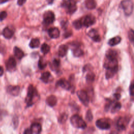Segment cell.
<instances>
[{
    "label": "cell",
    "instance_id": "obj_1",
    "mask_svg": "<svg viewBox=\"0 0 134 134\" xmlns=\"http://www.w3.org/2000/svg\"><path fill=\"white\" fill-rule=\"evenodd\" d=\"M37 96H38L37 90L33 85H30L28 88L27 95L25 100L27 106H31L35 103V98Z\"/></svg>",
    "mask_w": 134,
    "mask_h": 134
},
{
    "label": "cell",
    "instance_id": "obj_2",
    "mask_svg": "<svg viewBox=\"0 0 134 134\" xmlns=\"http://www.w3.org/2000/svg\"><path fill=\"white\" fill-rule=\"evenodd\" d=\"M70 122L72 126L75 128L85 129L86 124L84 120L78 115H74L70 118Z\"/></svg>",
    "mask_w": 134,
    "mask_h": 134
},
{
    "label": "cell",
    "instance_id": "obj_3",
    "mask_svg": "<svg viewBox=\"0 0 134 134\" xmlns=\"http://www.w3.org/2000/svg\"><path fill=\"white\" fill-rule=\"evenodd\" d=\"M120 4L126 15L129 16L132 14L133 9V4L131 0H122Z\"/></svg>",
    "mask_w": 134,
    "mask_h": 134
},
{
    "label": "cell",
    "instance_id": "obj_4",
    "mask_svg": "<svg viewBox=\"0 0 134 134\" xmlns=\"http://www.w3.org/2000/svg\"><path fill=\"white\" fill-rule=\"evenodd\" d=\"M104 67L106 69H114L118 68V61L117 58H106L104 63Z\"/></svg>",
    "mask_w": 134,
    "mask_h": 134
},
{
    "label": "cell",
    "instance_id": "obj_5",
    "mask_svg": "<svg viewBox=\"0 0 134 134\" xmlns=\"http://www.w3.org/2000/svg\"><path fill=\"white\" fill-rule=\"evenodd\" d=\"M129 119L127 117H120L116 122V128L118 130H124L126 129Z\"/></svg>",
    "mask_w": 134,
    "mask_h": 134
},
{
    "label": "cell",
    "instance_id": "obj_6",
    "mask_svg": "<svg viewBox=\"0 0 134 134\" xmlns=\"http://www.w3.org/2000/svg\"><path fill=\"white\" fill-rule=\"evenodd\" d=\"M43 23L44 25H49L53 23L55 16L54 13L51 11H47L43 14Z\"/></svg>",
    "mask_w": 134,
    "mask_h": 134
},
{
    "label": "cell",
    "instance_id": "obj_7",
    "mask_svg": "<svg viewBox=\"0 0 134 134\" xmlns=\"http://www.w3.org/2000/svg\"><path fill=\"white\" fill-rule=\"evenodd\" d=\"M77 95L81 102L85 106H87L89 104V97L87 93L83 90H80L77 92Z\"/></svg>",
    "mask_w": 134,
    "mask_h": 134
},
{
    "label": "cell",
    "instance_id": "obj_8",
    "mask_svg": "<svg viewBox=\"0 0 134 134\" xmlns=\"http://www.w3.org/2000/svg\"><path fill=\"white\" fill-rule=\"evenodd\" d=\"M96 126L100 129L107 130L110 128V125L106 119L102 118L98 119L96 121Z\"/></svg>",
    "mask_w": 134,
    "mask_h": 134
},
{
    "label": "cell",
    "instance_id": "obj_9",
    "mask_svg": "<svg viewBox=\"0 0 134 134\" xmlns=\"http://www.w3.org/2000/svg\"><path fill=\"white\" fill-rule=\"evenodd\" d=\"M82 21L83 26L86 27H88L93 25L95 23L96 19L94 16L92 15H88L82 19Z\"/></svg>",
    "mask_w": 134,
    "mask_h": 134
},
{
    "label": "cell",
    "instance_id": "obj_10",
    "mask_svg": "<svg viewBox=\"0 0 134 134\" xmlns=\"http://www.w3.org/2000/svg\"><path fill=\"white\" fill-rule=\"evenodd\" d=\"M16 66V62L14 57H10L6 62V67L8 71H13Z\"/></svg>",
    "mask_w": 134,
    "mask_h": 134
},
{
    "label": "cell",
    "instance_id": "obj_11",
    "mask_svg": "<svg viewBox=\"0 0 134 134\" xmlns=\"http://www.w3.org/2000/svg\"><path fill=\"white\" fill-rule=\"evenodd\" d=\"M88 36L92 38L95 42H99L100 41V37L98 34V32L95 29H92L88 32Z\"/></svg>",
    "mask_w": 134,
    "mask_h": 134
},
{
    "label": "cell",
    "instance_id": "obj_12",
    "mask_svg": "<svg viewBox=\"0 0 134 134\" xmlns=\"http://www.w3.org/2000/svg\"><path fill=\"white\" fill-rule=\"evenodd\" d=\"M48 32L50 37L53 39L58 38L60 36V31L59 29L56 27L49 28L48 31Z\"/></svg>",
    "mask_w": 134,
    "mask_h": 134
},
{
    "label": "cell",
    "instance_id": "obj_13",
    "mask_svg": "<svg viewBox=\"0 0 134 134\" xmlns=\"http://www.w3.org/2000/svg\"><path fill=\"white\" fill-rule=\"evenodd\" d=\"M57 85L58 86H61L63 88H64L66 90H69L71 88V84L69 81L64 79H60L57 83Z\"/></svg>",
    "mask_w": 134,
    "mask_h": 134
},
{
    "label": "cell",
    "instance_id": "obj_14",
    "mask_svg": "<svg viewBox=\"0 0 134 134\" xmlns=\"http://www.w3.org/2000/svg\"><path fill=\"white\" fill-rule=\"evenodd\" d=\"M42 128L40 124L35 122L32 124L30 127V130L31 131V133L33 134H38L41 131Z\"/></svg>",
    "mask_w": 134,
    "mask_h": 134
},
{
    "label": "cell",
    "instance_id": "obj_15",
    "mask_svg": "<svg viewBox=\"0 0 134 134\" xmlns=\"http://www.w3.org/2000/svg\"><path fill=\"white\" fill-rule=\"evenodd\" d=\"M19 91L20 88L18 86H9L7 87V92L13 96H17Z\"/></svg>",
    "mask_w": 134,
    "mask_h": 134
},
{
    "label": "cell",
    "instance_id": "obj_16",
    "mask_svg": "<svg viewBox=\"0 0 134 134\" xmlns=\"http://www.w3.org/2000/svg\"><path fill=\"white\" fill-rule=\"evenodd\" d=\"M3 35L6 39H10L14 35V31L8 27H6L3 31Z\"/></svg>",
    "mask_w": 134,
    "mask_h": 134
},
{
    "label": "cell",
    "instance_id": "obj_17",
    "mask_svg": "<svg viewBox=\"0 0 134 134\" xmlns=\"http://www.w3.org/2000/svg\"><path fill=\"white\" fill-rule=\"evenodd\" d=\"M46 103L48 105L52 107L56 105L57 103V99L54 95H50L47 98Z\"/></svg>",
    "mask_w": 134,
    "mask_h": 134
},
{
    "label": "cell",
    "instance_id": "obj_18",
    "mask_svg": "<svg viewBox=\"0 0 134 134\" xmlns=\"http://www.w3.org/2000/svg\"><path fill=\"white\" fill-rule=\"evenodd\" d=\"M68 47L65 44H62L60 46L58 49L59 55L61 57H64L68 52Z\"/></svg>",
    "mask_w": 134,
    "mask_h": 134
},
{
    "label": "cell",
    "instance_id": "obj_19",
    "mask_svg": "<svg viewBox=\"0 0 134 134\" xmlns=\"http://www.w3.org/2000/svg\"><path fill=\"white\" fill-rule=\"evenodd\" d=\"M118 69V68H114V69H106V78L107 79H110L112 77H113L114 76V75L117 72Z\"/></svg>",
    "mask_w": 134,
    "mask_h": 134
},
{
    "label": "cell",
    "instance_id": "obj_20",
    "mask_svg": "<svg viewBox=\"0 0 134 134\" xmlns=\"http://www.w3.org/2000/svg\"><path fill=\"white\" fill-rule=\"evenodd\" d=\"M14 54H15V57L19 60L22 59L24 56V52L20 48H19L17 47H14Z\"/></svg>",
    "mask_w": 134,
    "mask_h": 134
},
{
    "label": "cell",
    "instance_id": "obj_21",
    "mask_svg": "<svg viewBox=\"0 0 134 134\" xmlns=\"http://www.w3.org/2000/svg\"><path fill=\"white\" fill-rule=\"evenodd\" d=\"M51 77V74L49 72H44L42 73L40 77V80L45 83H48L50 82V77Z\"/></svg>",
    "mask_w": 134,
    "mask_h": 134
},
{
    "label": "cell",
    "instance_id": "obj_22",
    "mask_svg": "<svg viewBox=\"0 0 134 134\" xmlns=\"http://www.w3.org/2000/svg\"><path fill=\"white\" fill-rule=\"evenodd\" d=\"M121 39L120 37L116 36L111 38L110 40H109L108 43V44L110 45V46H114L119 43L121 41Z\"/></svg>",
    "mask_w": 134,
    "mask_h": 134
},
{
    "label": "cell",
    "instance_id": "obj_23",
    "mask_svg": "<svg viewBox=\"0 0 134 134\" xmlns=\"http://www.w3.org/2000/svg\"><path fill=\"white\" fill-rule=\"evenodd\" d=\"M60 65V61L59 59H54L50 63V66L52 70L56 71L59 68Z\"/></svg>",
    "mask_w": 134,
    "mask_h": 134
},
{
    "label": "cell",
    "instance_id": "obj_24",
    "mask_svg": "<svg viewBox=\"0 0 134 134\" xmlns=\"http://www.w3.org/2000/svg\"><path fill=\"white\" fill-rule=\"evenodd\" d=\"M85 4L86 7L89 9H93L95 8L96 6V3L95 0H86Z\"/></svg>",
    "mask_w": 134,
    "mask_h": 134
},
{
    "label": "cell",
    "instance_id": "obj_25",
    "mask_svg": "<svg viewBox=\"0 0 134 134\" xmlns=\"http://www.w3.org/2000/svg\"><path fill=\"white\" fill-rule=\"evenodd\" d=\"M117 52L115 50L110 49L106 52V58H117Z\"/></svg>",
    "mask_w": 134,
    "mask_h": 134
},
{
    "label": "cell",
    "instance_id": "obj_26",
    "mask_svg": "<svg viewBox=\"0 0 134 134\" xmlns=\"http://www.w3.org/2000/svg\"><path fill=\"white\" fill-rule=\"evenodd\" d=\"M66 9H67V12L70 14H72L76 11L77 9L76 5L75 4L71 3L69 2V4L66 7Z\"/></svg>",
    "mask_w": 134,
    "mask_h": 134
},
{
    "label": "cell",
    "instance_id": "obj_27",
    "mask_svg": "<svg viewBox=\"0 0 134 134\" xmlns=\"http://www.w3.org/2000/svg\"><path fill=\"white\" fill-rule=\"evenodd\" d=\"M40 45V41L38 38H34L31 40L29 43V46L31 48H38Z\"/></svg>",
    "mask_w": 134,
    "mask_h": 134
},
{
    "label": "cell",
    "instance_id": "obj_28",
    "mask_svg": "<svg viewBox=\"0 0 134 134\" xmlns=\"http://www.w3.org/2000/svg\"><path fill=\"white\" fill-rule=\"evenodd\" d=\"M84 52L83 50L79 47H76L73 50V54L74 56L76 57H79L83 54Z\"/></svg>",
    "mask_w": 134,
    "mask_h": 134
},
{
    "label": "cell",
    "instance_id": "obj_29",
    "mask_svg": "<svg viewBox=\"0 0 134 134\" xmlns=\"http://www.w3.org/2000/svg\"><path fill=\"white\" fill-rule=\"evenodd\" d=\"M121 108V104L119 102H115V103H114L113 104V106L111 109V113H115L116 112H117V111H118L120 108Z\"/></svg>",
    "mask_w": 134,
    "mask_h": 134
},
{
    "label": "cell",
    "instance_id": "obj_30",
    "mask_svg": "<svg viewBox=\"0 0 134 134\" xmlns=\"http://www.w3.org/2000/svg\"><path fill=\"white\" fill-rule=\"evenodd\" d=\"M50 50V46L47 44V43H43L42 44L41 47V51L43 54H47L48 53Z\"/></svg>",
    "mask_w": 134,
    "mask_h": 134
},
{
    "label": "cell",
    "instance_id": "obj_31",
    "mask_svg": "<svg viewBox=\"0 0 134 134\" xmlns=\"http://www.w3.org/2000/svg\"><path fill=\"white\" fill-rule=\"evenodd\" d=\"M73 26L74 27V28H76V29H79L81 28L82 27V26H83L82 19L75 20V21H73Z\"/></svg>",
    "mask_w": 134,
    "mask_h": 134
},
{
    "label": "cell",
    "instance_id": "obj_32",
    "mask_svg": "<svg viewBox=\"0 0 134 134\" xmlns=\"http://www.w3.org/2000/svg\"><path fill=\"white\" fill-rule=\"evenodd\" d=\"M128 38L131 43L134 46V30L130 29L128 32Z\"/></svg>",
    "mask_w": 134,
    "mask_h": 134
},
{
    "label": "cell",
    "instance_id": "obj_33",
    "mask_svg": "<svg viewBox=\"0 0 134 134\" xmlns=\"http://www.w3.org/2000/svg\"><path fill=\"white\" fill-rule=\"evenodd\" d=\"M47 65L46 62L42 58H40L38 61V67L40 70L43 69Z\"/></svg>",
    "mask_w": 134,
    "mask_h": 134
},
{
    "label": "cell",
    "instance_id": "obj_34",
    "mask_svg": "<svg viewBox=\"0 0 134 134\" xmlns=\"http://www.w3.org/2000/svg\"><path fill=\"white\" fill-rule=\"evenodd\" d=\"M95 79V74L92 72L88 73L86 76V79L88 82H92Z\"/></svg>",
    "mask_w": 134,
    "mask_h": 134
},
{
    "label": "cell",
    "instance_id": "obj_35",
    "mask_svg": "<svg viewBox=\"0 0 134 134\" xmlns=\"http://www.w3.org/2000/svg\"><path fill=\"white\" fill-rule=\"evenodd\" d=\"M86 119L88 121H91L93 119V115L90 110H87L86 115Z\"/></svg>",
    "mask_w": 134,
    "mask_h": 134
},
{
    "label": "cell",
    "instance_id": "obj_36",
    "mask_svg": "<svg viewBox=\"0 0 134 134\" xmlns=\"http://www.w3.org/2000/svg\"><path fill=\"white\" fill-rule=\"evenodd\" d=\"M7 13L5 11H2L0 13V21H2L5 19L7 17Z\"/></svg>",
    "mask_w": 134,
    "mask_h": 134
},
{
    "label": "cell",
    "instance_id": "obj_37",
    "mask_svg": "<svg viewBox=\"0 0 134 134\" xmlns=\"http://www.w3.org/2000/svg\"><path fill=\"white\" fill-rule=\"evenodd\" d=\"M67 117H68L67 115L65 114H63L61 115V117L59 118V122L62 123V122L65 121L67 119Z\"/></svg>",
    "mask_w": 134,
    "mask_h": 134
},
{
    "label": "cell",
    "instance_id": "obj_38",
    "mask_svg": "<svg viewBox=\"0 0 134 134\" xmlns=\"http://www.w3.org/2000/svg\"><path fill=\"white\" fill-rule=\"evenodd\" d=\"M129 91H130V94L131 95H134V81L132 82L130 88H129Z\"/></svg>",
    "mask_w": 134,
    "mask_h": 134
},
{
    "label": "cell",
    "instance_id": "obj_39",
    "mask_svg": "<svg viewBox=\"0 0 134 134\" xmlns=\"http://www.w3.org/2000/svg\"><path fill=\"white\" fill-rule=\"evenodd\" d=\"M26 0H17V4L19 6H22L25 4Z\"/></svg>",
    "mask_w": 134,
    "mask_h": 134
},
{
    "label": "cell",
    "instance_id": "obj_40",
    "mask_svg": "<svg viewBox=\"0 0 134 134\" xmlns=\"http://www.w3.org/2000/svg\"><path fill=\"white\" fill-rule=\"evenodd\" d=\"M24 133L25 134H30V133H31V131L30 130V129H27L25 130Z\"/></svg>",
    "mask_w": 134,
    "mask_h": 134
},
{
    "label": "cell",
    "instance_id": "obj_41",
    "mask_svg": "<svg viewBox=\"0 0 134 134\" xmlns=\"http://www.w3.org/2000/svg\"><path fill=\"white\" fill-rule=\"evenodd\" d=\"M70 3H72V4H76V3L79 1V0H68Z\"/></svg>",
    "mask_w": 134,
    "mask_h": 134
},
{
    "label": "cell",
    "instance_id": "obj_42",
    "mask_svg": "<svg viewBox=\"0 0 134 134\" xmlns=\"http://www.w3.org/2000/svg\"><path fill=\"white\" fill-rule=\"evenodd\" d=\"M4 73V69L3 67L0 66V76H1Z\"/></svg>",
    "mask_w": 134,
    "mask_h": 134
},
{
    "label": "cell",
    "instance_id": "obj_43",
    "mask_svg": "<svg viewBox=\"0 0 134 134\" xmlns=\"http://www.w3.org/2000/svg\"><path fill=\"white\" fill-rule=\"evenodd\" d=\"M114 96H115V97L116 98V99H119V98H120V95L119 94H115L114 95Z\"/></svg>",
    "mask_w": 134,
    "mask_h": 134
},
{
    "label": "cell",
    "instance_id": "obj_44",
    "mask_svg": "<svg viewBox=\"0 0 134 134\" xmlns=\"http://www.w3.org/2000/svg\"><path fill=\"white\" fill-rule=\"evenodd\" d=\"M8 0H0V4H3L4 3H6L7 2Z\"/></svg>",
    "mask_w": 134,
    "mask_h": 134
},
{
    "label": "cell",
    "instance_id": "obj_45",
    "mask_svg": "<svg viewBox=\"0 0 134 134\" xmlns=\"http://www.w3.org/2000/svg\"><path fill=\"white\" fill-rule=\"evenodd\" d=\"M54 0H47V2L49 3V4H52L53 3Z\"/></svg>",
    "mask_w": 134,
    "mask_h": 134
},
{
    "label": "cell",
    "instance_id": "obj_46",
    "mask_svg": "<svg viewBox=\"0 0 134 134\" xmlns=\"http://www.w3.org/2000/svg\"><path fill=\"white\" fill-rule=\"evenodd\" d=\"M132 128H134V122H133V123L132 125Z\"/></svg>",
    "mask_w": 134,
    "mask_h": 134
},
{
    "label": "cell",
    "instance_id": "obj_47",
    "mask_svg": "<svg viewBox=\"0 0 134 134\" xmlns=\"http://www.w3.org/2000/svg\"><path fill=\"white\" fill-rule=\"evenodd\" d=\"M133 133H134V132H133Z\"/></svg>",
    "mask_w": 134,
    "mask_h": 134
}]
</instances>
